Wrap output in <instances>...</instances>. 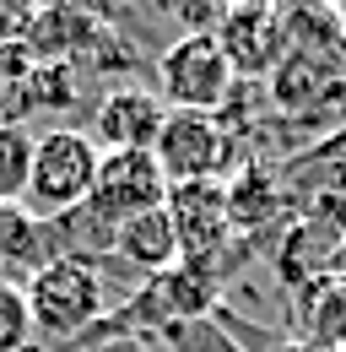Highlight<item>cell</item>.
<instances>
[{"mask_svg":"<svg viewBox=\"0 0 346 352\" xmlns=\"http://www.w3.org/2000/svg\"><path fill=\"white\" fill-rule=\"evenodd\" d=\"M22 293H27V314H33V336H43V342H82L108 320L103 271H97V261H82V255L38 265Z\"/></svg>","mask_w":346,"mask_h":352,"instance_id":"6da1fadb","label":"cell"},{"mask_svg":"<svg viewBox=\"0 0 346 352\" xmlns=\"http://www.w3.org/2000/svg\"><path fill=\"white\" fill-rule=\"evenodd\" d=\"M97 141L86 131H43L33 135V168H27V195L22 206L38 222H60L82 212L97 179Z\"/></svg>","mask_w":346,"mask_h":352,"instance_id":"7a4b0ae2","label":"cell"},{"mask_svg":"<svg viewBox=\"0 0 346 352\" xmlns=\"http://www.w3.org/2000/svg\"><path fill=\"white\" fill-rule=\"evenodd\" d=\"M238 92V76L216 33H178L157 54V98L178 114H222Z\"/></svg>","mask_w":346,"mask_h":352,"instance_id":"3957f363","label":"cell"},{"mask_svg":"<svg viewBox=\"0 0 346 352\" xmlns=\"http://www.w3.org/2000/svg\"><path fill=\"white\" fill-rule=\"evenodd\" d=\"M152 157H157L168 184H200V179L227 184L244 152H238V131L222 114H178V109H168L163 131L152 141Z\"/></svg>","mask_w":346,"mask_h":352,"instance_id":"277c9868","label":"cell"},{"mask_svg":"<svg viewBox=\"0 0 346 352\" xmlns=\"http://www.w3.org/2000/svg\"><path fill=\"white\" fill-rule=\"evenodd\" d=\"M168 201V179L157 168L152 152H103L97 157V179L86 195V212L103 228H119L130 217H146Z\"/></svg>","mask_w":346,"mask_h":352,"instance_id":"5b68a950","label":"cell"},{"mask_svg":"<svg viewBox=\"0 0 346 352\" xmlns=\"http://www.w3.org/2000/svg\"><path fill=\"white\" fill-rule=\"evenodd\" d=\"M216 44H222L238 82L276 76V65L287 60V11H276V6H227L216 16Z\"/></svg>","mask_w":346,"mask_h":352,"instance_id":"8992f818","label":"cell"},{"mask_svg":"<svg viewBox=\"0 0 346 352\" xmlns=\"http://www.w3.org/2000/svg\"><path fill=\"white\" fill-rule=\"evenodd\" d=\"M163 212L173 217L178 233V255L184 261H222L233 244V222H227V184L200 179V184H168Z\"/></svg>","mask_w":346,"mask_h":352,"instance_id":"52a82bcc","label":"cell"},{"mask_svg":"<svg viewBox=\"0 0 346 352\" xmlns=\"http://www.w3.org/2000/svg\"><path fill=\"white\" fill-rule=\"evenodd\" d=\"M163 120H168V103L157 98L152 87H108L97 98V109H92V141H97V152H152V141L163 131Z\"/></svg>","mask_w":346,"mask_h":352,"instance_id":"ba28073f","label":"cell"},{"mask_svg":"<svg viewBox=\"0 0 346 352\" xmlns=\"http://www.w3.org/2000/svg\"><path fill=\"white\" fill-rule=\"evenodd\" d=\"M287 336L308 352H346V282L319 271L303 287H292L287 309Z\"/></svg>","mask_w":346,"mask_h":352,"instance_id":"9c48e42d","label":"cell"},{"mask_svg":"<svg viewBox=\"0 0 346 352\" xmlns=\"http://www.w3.org/2000/svg\"><path fill=\"white\" fill-rule=\"evenodd\" d=\"M114 261L130 265L141 282L146 276H163L168 265H178V233H173V217L157 206V212H146V217H130L114 228Z\"/></svg>","mask_w":346,"mask_h":352,"instance_id":"30bf717a","label":"cell"},{"mask_svg":"<svg viewBox=\"0 0 346 352\" xmlns=\"http://www.w3.org/2000/svg\"><path fill=\"white\" fill-rule=\"evenodd\" d=\"M281 212V190H276V179L265 174V168H238V174L227 179V222H233V239L244 233H260L265 222Z\"/></svg>","mask_w":346,"mask_h":352,"instance_id":"8fae6325","label":"cell"},{"mask_svg":"<svg viewBox=\"0 0 346 352\" xmlns=\"http://www.w3.org/2000/svg\"><path fill=\"white\" fill-rule=\"evenodd\" d=\"M0 261L11 265H27V276L38 265L54 261L49 250V222H38L27 206H0Z\"/></svg>","mask_w":346,"mask_h":352,"instance_id":"7c38bea8","label":"cell"},{"mask_svg":"<svg viewBox=\"0 0 346 352\" xmlns=\"http://www.w3.org/2000/svg\"><path fill=\"white\" fill-rule=\"evenodd\" d=\"M33 168V131L22 120H0V206H22Z\"/></svg>","mask_w":346,"mask_h":352,"instance_id":"4fadbf2b","label":"cell"},{"mask_svg":"<svg viewBox=\"0 0 346 352\" xmlns=\"http://www.w3.org/2000/svg\"><path fill=\"white\" fill-rule=\"evenodd\" d=\"M152 342H163V347H173V352H244L211 320V314H206V320H178V325H163Z\"/></svg>","mask_w":346,"mask_h":352,"instance_id":"5bb4252c","label":"cell"},{"mask_svg":"<svg viewBox=\"0 0 346 352\" xmlns=\"http://www.w3.org/2000/svg\"><path fill=\"white\" fill-rule=\"evenodd\" d=\"M33 347V314H27V293L16 282L0 276V352Z\"/></svg>","mask_w":346,"mask_h":352,"instance_id":"9a60e30c","label":"cell"},{"mask_svg":"<svg viewBox=\"0 0 346 352\" xmlns=\"http://www.w3.org/2000/svg\"><path fill=\"white\" fill-rule=\"evenodd\" d=\"M86 352H157L146 336H130V331H97Z\"/></svg>","mask_w":346,"mask_h":352,"instance_id":"2e32d148","label":"cell"},{"mask_svg":"<svg viewBox=\"0 0 346 352\" xmlns=\"http://www.w3.org/2000/svg\"><path fill=\"white\" fill-rule=\"evenodd\" d=\"M325 271H330V276H341V282H346V233L336 239V250H330V261H325Z\"/></svg>","mask_w":346,"mask_h":352,"instance_id":"e0dca14e","label":"cell"},{"mask_svg":"<svg viewBox=\"0 0 346 352\" xmlns=\"http://www.w3.org/2000/svg\"><path fill=\"white\" fill-rule=\"evenodd\" d=\"M270 352H308V347H303V342H292V336H281V342H276Z\"/></svg>","mask_w":346,"mask_h":352,"instance_id":"ac0fdd59","label":"cell"},{"mask_svg":"<svg viewBox=\"0 0 346 352\" xmlns=\"http://www.w3.org/2000/svg\"><path fill=\"white\" fill-rule=\"evenodd\" d=\"M22 352H54V347H43V342H33V347H22Z\"/></svg>","mask_w":346,"mask_h":352,"instance_id":"d6986e66","label":"cell"},{"mask_svg":"<svg viewBox=\"0 0 346 352\" xmlns=\"http://www.w3.org/2000/svg\"><path fill=\"white\" fill-rule=\"evenodd\" d=\"M341 28H346V11H341Z\"/></svg>","mask_w":346,"mask_h":352,"instance_id":"ffe728a7","label":"cell"}]
</instances>
